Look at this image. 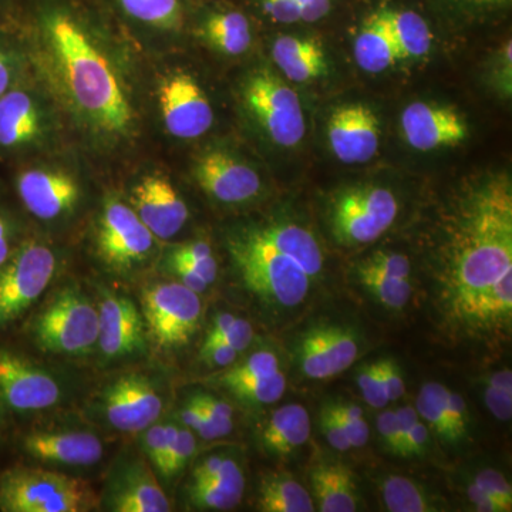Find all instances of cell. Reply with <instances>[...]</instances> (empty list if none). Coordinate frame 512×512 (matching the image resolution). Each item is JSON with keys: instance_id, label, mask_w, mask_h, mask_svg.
Returning <instances> with one entry per match:
<instances>
[{"instance_id": "6", "label": "cell", "mask_w": 512, "mask_h": 512, "mask_svg": "<svg viewBox=\"0 0 512 512\" xmlns=\"http://www.w3.org/2000/svg\"><path fill=\"white\" fill-rule=\"evenodd\" d=\"M55 252L35 239H23L0 266V333L12 329L35 306L56 274Z\"/></svg>"}, {"instance_id": "62", "label": "cell", "mask_w": 512, "mask_h": 512, "mask_svg": "<svg viewBox=\"0 0 512 512\" xmlns=\"http://www.w3.org/2000/svg\"><path fill=\"white\" fill-rule=\"evenodd\" d=\"M464 8L471 10L495 9L507 5L510 0H456Z\"/></svg>"}, {"instance_id": "52", "label": "cell", "mask_w": 512, "mask_h": 512, "mask_svg": "<svg viewBox=\"0 0 512 512\" xmlns=\"http://www.w3.org/2000/svg\"><path fill=\"white\" fill-rule=\"evenodd\" d=\"M262 10L268 18L276 23H296L301 20L295 0H259Z\"/></svg>"}, {"instance_id": "13", "label": "cell", "mask_w": 512, "mask_h": 512, "mask_svg": "<svg viewBox=\"0 0 512 512\" xmlns=\"http://www.w3.org/2000/svg\"><path fill=\"white\" fill-rule=\"evenodd\" d=\"M154 247L156 237L134 208L117 200L104 205L97 231V248L107 265L116 271H130L144 264L153 254Z\"/></svg>"}, {"instance_id": "3", "label": "cell", "mask_w": 512, "mask_h": 512, "mask_svg": "<svg viewBox=\"0 0 512 512\" xmlns=\"http://www.w3.org/2000/svg\"><path fill=\"white\" fill-rule=\"evenodd\" d=\"M33 22L55 50L69 92L94 126L127 134L134 114L119 77L70 0H35Z\"/></svg>"}, {"instance_id": "51", "label": "cell", "mask_w": 512, "mask_h": 512, "mask_svg": "<svg viewBox=\"0 0 512 512\" xmlns=\"http://www.w3.org/2000/svg\"><path fill=\"white\" fill-rule=\"evenodd\" d=\"M380 366H382L387 399H389V402H397L406 393V382H404L402 367L392 357L380 359Z\"/></svg>"}, {"instance_id": "44", "label": "cell", "mask_w": 512, "mask_h": 512, "mask_svg": "<svg viewBox=\"0 0 512 512\" xmlns=\"http://www.w3.org/2000/svg\"><path fill=\"white\" fill-rule=\"evenodd\" d=\"M447 416L456 447L461 446L470 436V414L464 397L450 389L447 393Z\"/></svg>"}, {"instance_id": "20", "label": "cell", "mask_w": 512, "mask_h": 512, "mask_svg": "<svg viewBox=\"0 0 512 512\" xmlns=\"http://www.w3.org/2000/svg\"><path fill=\"white\" fill-rule=\"evenodd\" d=\"M16 194L25 210L37 220L52 221L72 211L79 200V185L59 171L30 168L15 178Z\"/></svg>"}, {"instance_id": "34", "label": "cell", "mask_w": 512, "mask_h": 512, "mask_svg": "<svg viewBox=\"0 0 512 512\" xmlns=\"http://www.w3.org/2000/svg\"><path fill=\"white\" fill-rule=\"evenodd\" d=\"M360 285L389 311H402L410 302L413 293L412 279L394 278V276L375 271L359 262L356 266Z\"/></svg>"}, {"instance_id": "5", "label": "cell", "mask_w": 512, "mask_h": 512, "mask_svg": "<svg viewBox=\"0 0 512 512\" xmlns=\"http://www.w3.org/2000/svg\"><path fill=\"white\" fill-rule=\"evenodd\" d=\"M97 504L82 478L25 464L0 471L2 512H86Z\"/></svg>"}, {"instance_id": "7", "label": "cell", "mask_w": 512, "mask_h": 512, "mask_svg": "<svg viewBox=\"0 0 512 512\" xmlns=\"http://www.w3.org/2000/svg\"><path fill=\"white\" fill-rule=\"evenodd\" d=\"M399 214L396 195L379 185L346 188L333 198L329 220L333 237L345 247L372 244Z\"/></svg>"}, {"instance_id": "61", "label": "cell", "mask_w": 512, "mask_h": 512, "mask_svg": "<svg viewBox=\"0 0 512 512\" xmlns=\"http://www.w3.org/2000/svg\"><path fill=\"white\" fill-rule=\"evenodd\" d=\"M235 318H237V316L229 312L218 313V315L215 316L214 322H212L211 329L208 330L207 336H205L204 345L220 342Z\"/></svg>"}, {"instance_id": "18", "label": "cell", "mask_w": 512, "mask_h": 512, "mask_svg": "<svg viewBox=\"0 0 512 512\" xmlns=\"http://www.w3.org/2000/svg\"><path fill=\"white\" fill-rule=\"evenodd\" d=\"M328 138L333 154L343 164L369 163L379 150V119L365 104L339 107L330 116Z\"/></svg>"}, {"instance_id": "2", "label": "cell", "mask_w": 512, "mask_h": 512, "mask_svg": "<svg viewBox=\"0 0 512 512\" xmlns=\"http://www.w3.org/2000/svg\"><path fill=\"white\" fill-rule=\"evenodd\" d=\"M228 251L244 288L275 312L308 301L325 269L318 239L293 222L238 229L229 235Z\"/></svg>"}, {"instance_id": "54", "label": "cell", "mask_w": 512, "mask_h": 512, "mask_svg": "<svg viewBox=\"0 0 512 512\" xmlns=\"http://www.w3.org/2000/svg\"><path fill=\"white\" fill-rule=\"evenodd\" d=\"M252 340H254V329H252L251 323L245 319L235 318L234 322L229 326L227 333H225L224 338H222L220 342L231 346L232 349L241 353L244 352L245 349L249 348Z\"/></svg>"}, {"instance_id": "42", "label": "cell", "mask_w": 512, "mask_h": 512, "mask_svg": "<svg viewBox=\"0 0 512 512\" xmlns=\"http://www.w3.org/2000/svg\"><path fill=\"white\" fill-rule=\"evenodd\" d=\"M178 417H180L183 426L195 431L202 440L212 441L218 439L214 426H212L210 416H208L204 407L197 402L195 397H192L191 400L183 404L180 413H178Z\"/></svg>"}, {"instance_id": "57", "label": "cell", "mask_w": 512, "mask_h": 512, "mask_svg": "<svg viewBox=\"0 0 512 512\" xmlns=\"http://www.w3.org/2000/svg\"><path fill=\"white\" fill-rule=\"evenodd\" d=\"M170 268L171 271L177 275V278L180 279L181 284L187 286L188 289H191V291L195 293H200L201 295V293L207 291L208 286H210L190 265L185 264L183 261L170 258Z\"/></svg>"}, {"instance_id": "46", "label": "cell", "mask_w": 512, "mask_h": 512, "mask_svg": "<svg viewBox=\"0 0 512 512\" xmlns=\"http://www.w3.org/2000/svg\"><path fill=\"white\" fill-rule=\"evenodd\" d=\"M473 481L488 494L493 495L495 500L503 505L505 512L512 510V487L500 471L495 468H481Z\"/></svg>"}, {"instance_id": "39", "label": "cell", "mask_w": 512, "mask_h": 512, "mask_svg": "<svg viewBox=\"0 0 512 512\" xmlns=\"http://www.w3.org/2000/svg\"><path fill=\"white\" fill-rule=\"evenodd\" d=\"M356 383L362 390L363 399L373 409L382 410L390 403L384 387L380 359L360 367L356 375Z\"/></svg>"}, {"instance_id": "29", "label": "cell", "mask_w": 512, "mask_h": 512, "mask_svg": "<svg viewBox=\"0 0 512 512\" xmlns=\"http://www.w3.org/2000/svg\"><path fill=\"white\" fill-rule=\"evenodd\" d=\"M201 32L215 49L229 56L247 52L252 43L251 23L234 8L210 10L202 20Z\"/></svg>"}, {"instance_id": "56", "label": "cell", "mask_w": 512, "mask_h": 512, "mask_svg": "<svg viewBox=\"0 0 512 512\" xmlns=\"http://www.w3.org/2000/svg\"><path fill=\"white\" fill-rule=\"evenodd\" d=\"M227 456L228 454L224 453H214L202 458L200 463L195 464V467L192 468L190 484L202 483L218 474V471L224 466Z\"/></svg>"}, {"instance_id": "37", "label": "cell", "mask_w": 512, "mask_h": 512, "mask_svg": "<svg viewBox=\"0 0 512 512\" xmlns=\"http://www.w3.org/2000/svg\"><path fill=\"white\" fill-rule=\"evenodd\" d=\"M224 387H227L229 392L241 402L262 406V404L278 402L284 396L286 377L279 370L274 375L239 380V382L229 383Z\"/></svg>"}, {"instance_id": "50", "label": "cell", "mask_w": 512, "mask_h": 512, "mask_svg": "<svg viewBox=\"0 0 512 512\" xmlns=\"http://www.w3.org/2000/svg\"><path fill=\"white\" fill-rule=\"evenodd\" d=\"M376 429L384 447L394 456L402 457V439H400L399 421H397L396 412L384 410L380 413L377 417Z\"/></svg>"}, {"instance_id": "1", "label": "cell", "mask_w": 512, "mask_h": 512, "mask_svg": "<svg viewBox=\"0 0 512 512\" xmlns=\"http://www.w3.org/2000/svg\"><path fill=\"white\" fill-rule=\"evenodd\" d=\"M433 308L457 342L495 348L512 328V192L505 178L461 202L433 275Z\"/></svg>"}, {"instance_id": "35", "label": "cell", "mask_w": 512, "mask_h": 512, "mask_svg": "<svg viewBox=\"0 0 512 512\" xmlns=\"http://www.w3.org/2000/svg\"><path fill=\"white\" fill-rule=\"evenodd\" d=\"M447 393L444 384L429 382L423 384L416 400V410L431 433L448 447H456L453 431L447 416Z\"/></svg>"}, {"instance_id": "19", "label": "cell", "mask_w": 512, "mask_h": 512, "mask_svg": "<svg viewBox=\"0 0 512 512\" xmlns=\"http://www.w3.org/2000/svg\"><path fill=\"white\" fill-rule=\"evenodd\" d=\"M194 177L202 190L224 204L254 200L262 188L261 178L254 168L224 151L202 156L195 165Z\"/></svg>"}, {"instance_id": "17", "label": "cell", "mask_w": 512, "mask_h": 512, "mask_svg": "<svg viewBox=\"0 0 512 512\" xmlns=\"http://www.w3.org/2000/svg\"><path fill=\"white\" fill-rule=\"evenodd\" d=\"M20 453L42 464L90 467L100 463L103 443L96 434L82 430H30L18 439Z\"/></svg>"}, {"instance_id": "12", "label": "cell", "mask_w": 512, "mask_h": 512, "mask_svg": "<svg viewBox=\"0 0 512 512\" xmlns=\"http://www.w3.org/2000/svg\"><path fill=\"white\" fill-rule=\"evenodd\" d=\"M100 507L113 512H167L170 501L143 454L128 451L110 470Z\"/></svg>"}, {"instance_id": "33", "label": "cell", "mask_w": 512, "mask_h": 512, "mask_svg": "<svg viewBox=\"0 0 512 512\" xmlns=\"http://www.w3.org/2000/svg\"><path fill=\"white\" fill-rule=\"evenodd\" d=\"M111 2L127 19L147 28L173 32L184 25L183 0H111Z\"/></svg>"}, {"instance_id": "64", "label": "cell", "mask_w": 512, "mask_h": 512, "mask_svg": "<svg viewBox=\"0 0 512 512\" xmlns=\"http://www.w3.org/2000/svg\"><path fill=\"white\" fill-rule=\"evenodd\" d=\"M3 423H5V419H3L2 414H0V427H2Z\"/></svg>"}, {"instance_id": "23", "label": "cell", "mask_w": 512, "mask_h": 512, "mask_svg": "<svg viewBox=\"0 0 512 512\" xmlns=\"http://www.w3.org/2000/svg\"><path fill=\"white\" fill-rule=\"evenodd\" d=\"M42 134L39 103L26 87L16 83L0 97V154H18L37 143Z\"/></svg>"}, {"instance_id": "22", "label": "cell", "mask_w": 512, "mask_h": 512, "mask_svg": "<svg viewBox=\"0 0 512 512\" xmlns=\"http://www.w3.org/2000/svg\"><path fill=\"white\" fill-rule=\"evenodd\" d=\"M402 130L407 143L419 151L458 146L468 136L466 121L456 110L421 101L403 111Z\"/></svg>"}, {"instance_id": "55", "label": "cell", "mask_w": 512, "mask_h": 512, "mask_svg": "<svg viewBox=\"0 0 512 512\" xmlns=\"http://www.w3.org/2000/svg\"><path fill=\"white\" fill-rule=\"evenodd\" d=\"M430 434L429 427L420 417L414 421L407 433L406 457H423L429 450Z\"/></svg>"}, {"instance_id": "36", "label": "cell", "mask_w": 512, "mask_h": 512, "mask_svg": "<svg viewBox=\"0 0 512 512\" xmlns=\"http://www.w3.org/2000/svg\"><path fill=\"white\" fill-rule=\"evenodd\" d=\"M141 451L158 476L167 480V468L177 440V423H154L141 431Z\"/></svg>"}, {"instance_id": "14", "label": "cell", "mask_w": 512, "mask_h": 512, "mask_svg": "<svg viewBox=\"0 0 512 512\" xmlns=\"http://www.w3.org/2000/svg\"><path fill=\"white\" fill-rule=\"evenodd\" d=\"M362 343L355 329L339 323H322L306 330L295 346L299 372L311 380L340 375L356 362Z\"/></svg>"}, {"instance_id": "28", "label": "cell", "mask_w": 512, "mask_h": 512, "mask_svg": "<svg viewBox=\"0 0 512 512\" xmlns=\"http://www.w3.org/2000/svg\"><path fill=\"white\" fill-rule=\"evenodd\" d=\"M353 53L357 66L370 74L386 72L399 60L393 37L380 10L366 20L356 36Z\"/></svg>"}, {"instance_id": "60", "label": "cell", "mask_w": 512, "mask_h": 512, "mask_svg": "<svg viewBox=\"0 0 512 512\" xmlns=\"http://www.w3.org/2000/svg\"><path fill=\"white\" fill-rule=\"evenodd\" d=\"M207 256H212V249L204 241L188 242V244L181 245V247L175 249L173 254H171V258L187 259V261L207 258Z\"/></svg>"}, {"instance_id": "30", "label": "cell", "mask_w": 512, "mask_h": 512, "mask_svg": "<svg viewBox=\"0 0 512 512\" xmlns=\"http://www.w3.org/2000/svg\"><path fill=\"white\" fill-rule=\"evenodd\" d=\"M396 45L399 60L419 59L430 52L433 33L419 13L406 9H380Z\"/></svg>"}, {"instance_id": "15", "label": "cell", "mask_w": 512, "mask_h": 512, "mask_svg": "<svg viewBox=\"0 0 512 512\" xmlns=\"http://www.w3.org/2000/svg\"><path fill=\"white\" fill-rule=\"evenodd\" d=\"M99 338L96 349L104 362H119L146 350L143 313L127 296L103 292L99 303Z\"/></svg>"}, {"instance_id": "40", "label": "cell", "mask_w": 512, "mask_h": 512, "mask_svg": "<svg viewBox=\"0 0 512 512\" xmlns=\"http://www.w3.org/2000/svg\"><path fill=\"white\" fill-rule=\"evenodd\" d=\"M363 265L400 279H412V265L409 258L400 252L377 251L362 261Z\"/></svg>"}, {"instance_id": "45", "label": "cell", "mask_w": 512, "mask_h": 512, "mask_svg": "<svg viewBox=\"0 0 512 512\" xmlns=\"http://www.w3.org/2000/svg\"><path fill=\"white\" fill-rule=\"evenodd\" d=\"M195 450H197V440H195L194 431L183 424H178L177 440H175L173 454L167 468V480L178 476L184 470L188 461L194 456Z\"/></svg>"}, {"instance_id": "58", "label": "cell", "mask_w": 512, "mask_h": 512, "mask_svg": "<svg viewBox=\"0 0 512 512\" xmlns=\"http://www.w3.org/2000/svg\"><path fill=\"white\" fill-rule=\"evenodd\" d=\"M467 498L470 503L476 507L477 511L481 512H505L503 505L498 503L497 500L487 493L480 485L471 481L467 485Z\"/></svg>"}, {"instance_id": "63", "label": "cell", "mask_w": 512, "mask_h": 512, "mask_svg": "<svg viewBox=\"0 0 512 512\" xmlns=\"http://www.w3.org/2000/svg\"><path fill=\"white\" fill-rule=\"evenodd\" d=\"M15 5V0H0V15H9V10Z\"/></svg>"}, {"instance_id": "8", "label": "cell", "mask_w": 512, "mask_h": 512, "mask_svg": "<svg viewBox=\"0 0 512 512\" xmlns=\"http://www.w3.org/2000/svg\"><path fill=\"white\" fill-rule=\"evenodd\" d=\"M59 377L9 346H0V414L5 421L25 419L62 402Z\"/></svg>"}, {"instance_id": "47", "label": "cell", "mask_w": 512, "mask_h": 512, "mask_svg": "<svg viewBox=\"0 0 512 512\" xmlns=\"http://www.w3.org/2000/svg\"><path fill=\"white\" fill-rule=\"evenodd\" d=\"M319 427L330 447L335 448L340 453L352 450L346 431L343 429V424L340 423L329 402L323 404L322 410H320Z\"/></svg>"}, {"instance_id": "48", "label": "cell", "mask_w": 512, "mask_h": 512, "mask_svg": "<svg viewBox=\"0 0 512 512\" xmlns=\"http://www.w3.org/2000/svg\"><path fill=\"white\" fill-rule=\"evenodd\" d=\"M22 241L18 221L8 210L0 207V266L8 261Z\"/></svg>"}, {"instance_id": "53", "label": "cell", "mask_w": 512, "mask_h": 512, "mask_svg": "<svg viewBox=\"0 0 512 512\" xmlns=\"http://www.w3.org/2000/svg\"><path fill=\"white\" fill-rule=\"evenodd\" d=\"M239 352L225 343L217 342L202 345L200 359L211 367H228L237 362Z\"/></svg>"}, {"instance_id": "43", "label": "cell", "mask_w": 512, "mask_h": 512, "mask_svg": "<svg viewBox=\"0 0 512 512\" xmlns=\"http://www.w3.org/2000/svg\"><path fill=\"white\" fill-rule=\"evenodd\" d=\"M194 397L210 416L218 439L228 436L234 430V420H232L234 419V410L227 402L218 399V397L210 396V394H198Z\"/></svg>"}, {"instance_id": "16", "label": "cell", "mask_w": 512, "mask_h": 512, "mask_svg": "<svg viewBox=\"0 0 512 512\" xmlns=\"http://www.w3.org/2000/svg\"><path fill=\"white\" fill-rule=\"evenodd\" d=\"M161 113L171 136L192 140L204 136L214 123L210 100L200 84L187 73H175L161 84Z\"/></svg>"}, {"instance_id": "38", "label": "cell", "mask_w": 512, "mask_h": 512, "mask_svg": "<svg viewBox=\"0 0 512 512\" xmlns=\"http://www.w3.org/2000/svg\"><path fill=\"white\" fill-rule=\"evenodd\" d=\"M281 370L278 356L271 350H258L252 353L244 362L238 363L227 370L224 375L217 377V382L221 386H227L229 383L239 382V380L252 379V377H262L274 375Z\"/></svg>"}, {"instance_id": "25", "label": "cell", "mask_w": 512, "mask_h": 512, "mask_svg": "<svg viewBox=\"0 0 512 512\" xmlns=\"http://www.w3.org/2000/svg\"><path fill=\"white\" fill-rule=\"evenodd\" d=\"M272 57L291 82H311L328 72L323 47L313 37H278L272 47Z\"/></svg>"}, {"instance_id": "11", "label": "cell", "mask_w": 512, "mask_h": 512, "mask_svg": "<svg viewBox=\"0 0 512 512\" xmlns=\"http://www.w3.org/2000/svg\"><path fill=\"white\" fill-rule=\"evenodd\" d=\"M245 101L259 126L278 146H298L306 133L305 114L298 94L269 70L249 77Z\"/></svg>"}, {"instance_id": "41", "label": "cell", "mask_w": 512, "mask_h": 512, "mask_svg": "<svg viewBox=\"0 0 512 512\" xmlns=\"http://www.w3.org/2000/svg\"><path fill=\"white\" fill-rule=\"evenodd\" d=\"M8 36L0 22V97L19 83L20 59L13 45L6 39Z\"/></svg>"}, {"instance_id": "9", "label": "cell", "mask_w": 512, "mask_h": 512, "mask_svg": "<svg viewBox=\"0 0 512 512\" xmlns=\"http://www.w3.org/2000/svg\"><path fill=\"white\" fill-rule=\"evenodd\" d=\"M147 336L158 349L175 350L188 345L200 326V293L181 282H158L147 286L141 298Z\"/></svg>"}, {"instance_id": "4", "label": "cell", "mask_w": 512, "mask_h": 512, "mask_svg": "<svg viewBox=\"0 0 512 512\" xmlns=\"http://www.w3.org/2000/svg\"><path fill=\"white\" fill-rule=\"evenodd\" d=\"M28 333L43 352L89 355L99 338V309L82 289L66 286L40 306L30 319Z\"/></svg>"}, {"instance_id": "27", "label": "cell", "mask_w": 512, "mask_h": 512, "mask_svg": "<svg viewBox=\"0 0 512 512\" xmlns=\"http://www.w3.org/2000/svg\"><path fill=\"white\" fill-rule=\"evenodd\" d=\"M311 436V417L301 404H285L272 413L261 441L268 453L285 457L301 448Z\"/></svg>"}, {"instance_id": "59", "label": "cell", "mask_w": 512, "mask_h": 512, "mask_svg": "<svg viewBox=\"0 0 512 512\" xmlns=\"http://www.w3.org/2000/svg\"><path fill=\"white\" fill-rule=\"evenodd\" d=\"M295 3L301 13V20L308 23L326 18L332 8L330 0H295Z\"/></svg>"}, {"instance_id": "32", "label": "cell", "mask_w": 512, "mask_h": 512, "mask_svg": "<svg viewBox=\"0 0 512 512\" xmlns=\"http://www.w3.org/2000/svg\"><path fill=\"white\" fill-rule=\"evenodd\" d=\"M387 511L437 512L447 510L446 501L407 477L389 476L379 485Z\"/></svg>"}, {"instance_id": "31", "label": "cell", "mask_w": 512, "mask_h": 512, "mask_svg": "<svg viewBox=\"0 0 512 512\" xmlns=\"http://www.w3.org/2000/svg\"><path fill=\"white\" fill-rule=\"evenodd\" d=\"M258 510L264 512H313L311 494L285 474H269L259 487Z\"/></svg>"}, {"instance_id": "10", "label": "cell", "mask_w": 512, "mask_h": 512, "mask_svg": "<svg viewBox=\"0 0 512 512\" xmlns=\"http://www.w3.org/2000/svg\"><path fill=\"white\" fill-rule=\"evenodd\" d=\"M165 406L156 380L143 373H127L107 383L92 404L101 423L121 433H141L156 423Z\"/></svg>"}, {"instance_id": "26", "label": "cell", "mask_w": 512, "mask_h": 512, "mask_svg": "<svg viewBox=\"0 0 512 512\" xmlns=\"http://www.w3.org/2000/svg\"><path fill=\"white\" fill-rule=\"evenodd\" d=\"M313 494L322 512H355L360 508V495L355 476L340 463L316 464L309 473Z\"/></svg>"}, {"instance_id": "49", "label": "cell", "mask_w": 512, "mask_h": 512, "mask_svg": "<svg viewBox=\"0 0 512 512\" xmlns=\"http://www.w3.org/2000/svg\"><path fill=\"white\" fill-rule=\"evenodd\" d=\"M484 402L495 419L510 421L512 416V389L494 386L484 380Z\"/></svg>"}, {"instance_id": "21", "label": "cell", "mask_w": 512, "mask_h": 512, "mask_svg": "<svg viewBox=\"0 0 512 512\" xmlns=\"http://www.w3.org/2000/svg\"><path fill=\"white\" fill-rule=\"evenodd\" d=\"M133 205L140 220L158 239L174 238L190 217L183 198L160 175H148L134 187Z\"/></svg>"}, {"instance_id": "24", "label": "cell", "mask_w": 512, "mask_h": 512, "mask_svg": "<svg viewBox=\"0 0 512 512\" xmlns=\"http://www.w3.org/2000/svg\"><path fill=\"white\" fill-rule=\"evenodd\" d=\"M245 474L237 458L227 456L210 480L188 484L187 500L194 510L231 511L244 497Z\"/></svg>"}]
</instances>
